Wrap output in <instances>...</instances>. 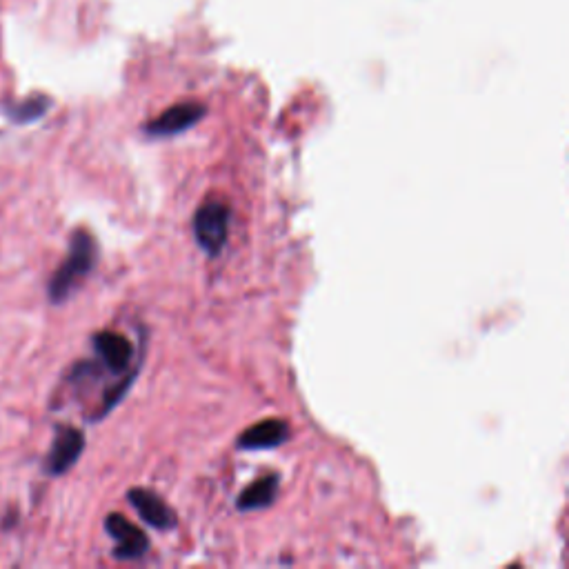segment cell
Segmentation results:
<instances>
[{
	"label": "cell",
	"instance_id": "cell-5",
	"mask_svg": "<svg viewBox=\"0 0 569 569\" xmlns=\"http://www.w3.org/2000/svg\"><path fill=\"white\" fill-rule=\"evenodd\" d=\"M105 529L116 541L112 554L114 558H118V561H138V558H143L147 554L149 536L123 514L116 512L109 514L105 518Z\"/></svg>",
	"mask_w": 569,
	"mask_h": 569
},
{
	"label": "cell",
	"instance_id": "cell-2",
	"mask_svg": "<svg viewBox=\"0 0 569 569\" xmlns=\"http://www.w3.org/2000/svg\"><path fill=\"white\" fill-rule=\"evenodd\" d=\"M96 363L101 365L103 372L116 378H138V372L143 367V354H136L134 343L125 334L118 332H98L92 338Z\"/></svg>",
	"mask_w": 569,
	"mask_h": 569
},
{
	"label": "cell",
	"instance_id": "cell-7",
	"mask_svg": "<svg viewBox=\"0 0 569 569\" xmlns=\"http://www.w3.org/2000/svg\"><path fill=\"white\" fill-rule=\"evenodd\" d=\"M127 501L132 505L143 521L158 529V532H172L178 525V516L161 496L147 487H132L127 492Z\"/></svg>",
	"mask_w": 569,
	"mask_h": 569
},
{
	"label": "cell",
	"instance_id": "cell-10",
	"mask_svg": "<svg viewBox=\"0 0 569 569\" xmlns=\"http://www.w3.org/2000/svg\"><path fill=\"white\" fill-rule=\"evenodd\" d=\"M49 107H52V101H49L47 96L38 94V96L27 98V101H23V103L7 105L5 112L14 123L29 125V123H36L38 118H43L49 112Z\"/></svg>",
	"mask_w": 569,
	"mask_h": 569
},
{
	"label": "cell",
	"instance_id": "cell-4",
	"mask_svg": "<svg viewBox=\"0 0 569 569\" xmlns=\"http://www.w3.org/2000/svg\"><path fill=\"white\" fill-rule=\"evenodd\" d=\"M85 432L72 425H58L54 443L45 458V472L49 476H63L72 469L85 452Z\"/></svg>",
	"mask_w": 569,
	"mask_h": 569
},
{
	"label": "cell",
	"instance_id": "cell-6",
	"mask_svg": "<svg viewBox=\"0 0 569 569\" xmlns=\"http://www.w3.org/2000/svg\"><path fill=\"white\" fill-rule=\"evenodd\" d=\"M207 107L203 103H178L172 105L161 116H156L154 121H149L145 125V132L154 138H167V136H178L198 125L205 118Z\"/></svg>",
	"mask_w": 569,
	"mask_h": 569
},
{
	"label": "cell",
	"instance_id": "cell-3",
	"mask_svg": "<svg viewBox=\"0 0 569 569\" xmlns=\"http://www.w3.org/2000/svg\"><path fill=\"white\" fill-rule=\"evenodd\" d=\"M229 221H232V209L227 203L212 198L203 203L194 212L192 232L194 241L203 249L207 256H218L227 245L229 238Z\"/></svg>",
	"mask_w": 569,
	"mask_h": 569
},
{
	"label": "cell",
	"instance_id": "cell-9",
	"mask_svg": "<svg viewBox=\"0 0 569 569\" xmlns=\"http://www.w3.org/2000/svg\"><path fill=\"white\" fill-rule=\"evenodd\" d=\"M278 489H281V476L267 474L243 489L236 501V507L241 509V512H258V509H265L276 501Z\"/></svg>",
	"mask_w": 569,
	"mask_h": 569
},
{
	"label": "cell",
	"instance_id": "cell-8",
	"mask_svg": "<svg viewBox=\"0 0 569 569\" xmlns=\"http://www.w3.org/2000/svg\"><path fill=\"white\" fill-rule=\"evenodd\" d=\"M289 438V423L283 418H267V421L247 427L238 436L236 447L243 452H263V449H276Z\"/></svg>",
	"mask_w": 569,
	"mask_h": 569
},
{
	"label": "cell",
	"instance_id": "cell-1",
	"mask_svg": "<svg viewBox=\"0 0 569 569\" xmlns=\"http://www.w3.org/2000/svg\"><path fill=\"white\" fill-rule=\"evenodd\" d=\"M98 263V243L87 229H76L69 238V249L65 261L56 269L54 276L49 278L47 294L54 305L65 303L78 287L83 285L85 278L94 272Z\"/></svg>",
	"mask_w": 569,
	"mask_h": 569
}]
</instances>
